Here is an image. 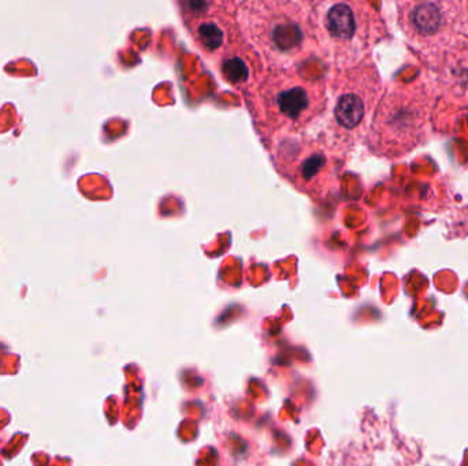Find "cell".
Here are the masks:
<instances>
[{"mask_svg":"<svg viewBox=\"0 0 468 466\" xmlns=\"http://www.w3.org/2000/svg\"><path fill=\"white\" fill-rule=\"evenodd\" d=\"M244 94L254 125L270 148L281 137L303 134L323 116L328 79L306 77L296 67H274Z\"/></svg>","mask_w":468,"mask_h":466,"instance_id":"cell-1","label":"cell"},{"mask_svg":"<svg viewBox=\"0 0 468 466\" xmlns=\"http://www.w3.org/2000/svg\"><path fill=\"white\" fill-rule=\"evenodd\" d=\"M237 23L266 68L296 67L321 55L312 1L248 0L237 5Z\"/></svg>","mask_w":468,"mask_h":466,"instance_id":"cell-2","label":"cell"},{"mask_svg":"<svg viewBox=\"0 0 468 466\" xmlns=\"http://www.w3.org/2000/svg\"><path fill=\"white\" fill-rule=\"evenodd\" d=\"M384 92L381 74L370 57L332 71L328 79V105L317 137L333 156H348L366 140Z\"/></svg>","mask_w":468,"mask_h":466,"instance_id":"cell-3","label":"cell"},{"mask_svg":"<svg viewBox=\"0 0 468 466\" xmlns=\"http://www.w3.org/2000/svg\"><path fill=\"white\" fill-rule=\"evenodd\" d=\"M434 94L426 82L396 83L380 100L366 137L380 157L399 159L423 144L430 127Z\"/></svg>","mask_w":468,"mask_h":466,"instance_id":"cell-4","label":"cell"},{"mask_svg":"<svg viewBox=\"0 0 468 466\" xmlns=\"http://www.w3.org/2000/svg\"><path fill=\"white\" fill-rule=\"evenodd\" d=\"M312 19L319 53L333 70L367 59L386 29L380 12L367 1H312Z\"/></svg>","mask_w":468,"mask_h":466,"instance_id":"cell-5","label":"cell"},{"mask_svg":"<svg viewBox=\"0 0 468 466\" xmlns=\"http://www.w3.org/2000/svg\"><path fill=\"white\" fill-rule=\"evenodd\" d=\"M399 25L412 49L430 67H436L459 40L463 4L458 1H400Z\"/></svg>","mask_w":468,"mask_h":466,"instance_id":"cell-6","label":"cell"},{"mask_svg":"<svg viewBox=\"0 0 468 466\" xmlns=\"http://www.w3.org/2000/svg\"><path fill=\"white\" fill-rule=\"evenodd\" d=\"M269 149L277 172L308 197L326 198L336 186L337 157L318 137L306 133L285 135Z\"/></svg>","mask_w":468,"mask_h":466,"instance_id":"cell-7","label":"cell"},{"mask_svg":"<svg viewBox=\"0 0 468 466\" xmlns=\"http://www.w3.org/2000/svg\"><path fill=\"white\" fill-rule=\"evenodd\" d=\"M237 5L232 1L181 3L182 21L195 44L215 62L243 34L237 23Z\"/></svg>","mask_w":468,"mask_h":466,"instance_id":"cell-8","label":"cell"},{"mask_svg":"<svg viewBox=\"0 0 468 466\" xmlns=\"http://www.w3.org/2000/svg\"><path fill=\"white\" fill-rule=\"evenodd\" d=\"M222 79L237 90L248 92L264 75L266 66L244 36L230 45L217 60Z\"/></svg>","mask_w":468,"mask_h":466,"instance_id":"cell-9","label":"cell"},{"mask_svg":"<svg viewBox=\"0 0 468 466\" xmlns=\"http://www.w3.org/2000/svg\"><path fill=\"white\" fill-rule=\"evenodd\" d=\"M444 96L468 105V41H456L434 67Z\"/></svg>","mask_w":468,"mask_h":466,"instance_id":"cell-10","label":"cell"}]
</instances>
